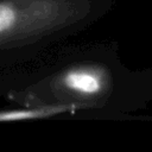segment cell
I'll return each mask as SVG.
<instances>
[{
    "mask_svg": "<svg viewBox=\"0 0 152 152\" xmlns=\"http://www.w3.org/2000/svg\"><path fill=\"white\" fill-rule=\"evenodd\" d=\"M57 11L55 0H0V48L43 32Z\"/></svg>",
    "mask_w": 152,
    "mask_h": 152,
    "instance_id": "obj_1",
    "label": "cell"
},
{
    "mask_svg": "<svg viewBox=\"0 0 152 152\" xmlns=\"http://www.w3.org/2000/svg\"><path fill=\"white\" fill-rule=\"evenodd\" d=\"M62 84L80 95H96L104 87L103 74L95 68H74L64 72Z\"/></svg>",
    "mask_w": 152,
    "mask_h": 152,
    "instance_id": "obj_2",
    "label": "cell"
},
{
    "mask_svg": "<svg viewBox=\"0 0 152 152\" xmlns=\"http://www.w3.org/2000/svg\"><path fill=\"white\" fill-rule=\"evenodd\" d=\"M66 109L68 108L62 106H50V107H39V108H31V109L0 110V122H12V121L46 118L58 113H63Z\"/></svg>",
    "mask_w": 152,
    "mask_h": 152,
    "instance_id": "obj_3",
    "label": "cell"
}]
</instances>
